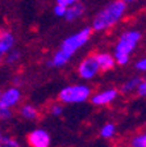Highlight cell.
Wrapping results in <instances>:
<instances>
[{
	"label": "cell",
	"mask_w": 146,
	"mask_h": 147,
	"mask_svg": "<svg viewBox=\"0 0 146 147\" xmlns=\"http://www.w3.org/2000/svg\"><path fill=\"white\" fill-rule=\"evenodd\" d=\"M125 11H126V3L124 0H115L109 3L95 16L94 22H92V29L101 32L113 26L124 17Z\"/></svg>",
	"instance_id": "6da1fadb"
},
{
	"label": "cell",
	"mask_w": 146,
	"mask_h": 147,
	"mask_svg": "<svg viewBox=\"0 0 146 147\" xmlns=\"http://www.w3.org/2000/svg\"><path fill=\"white\" fill-rule=\"evenodd\" d=\"M20 98V93L17 89H9L0 97V104L4 107H11V105L16 104Z\"/></svg>",
	"instance_id": "ba28073f"
},
{
	"label": "cell",
	"mask_w": 146,
	"mask_h": 147,
	"mask_svg": "<svg viewBox=\"0 0 146 147\" xmlns=\"http://www.w3.org/2000/svg\"><path fill=\"white\" fill-rule=\"evenodd\" d=\"M66 9H67V7H63V5H61V4H57V5L54 7V13L57 16H59V17H62V16H65V13H66Z\"/></svg>",
	"instance_id": "e0dca14e"
},
{
	"label": "cell",
	"mask_w": 146,
	"mask_h": 147,
	"mask_svg": "<svg viewBox=\"0 0 146 147\" xmlns=\"http://www.w3.org/2000/svg\"><path fill=\"white\" fill-rule=\"evenodd\" d=\"M97 71H99V64H97L95 55H91L88 58H86L79 66L80 76L86 78V79H90V78L95 76L97 74Z\"/></svg>",
	"instance_id": "5b68a950"
},
{
	"label": "cell",
	"mask_w": 146,
	"mask_h": 147,
	"mask_svg": "<svg viewBox=\"0 0 146 147\" xmlns=\"http://www.w3.org/2000/svg\"><path fill=\"white\" fill-rule=\"evenodd\" d=\"M137 68H140V70H146V59L138 62V63H137Z\"/></svg>",
	"instance_id": "44dd1931"
},
{
	"label": "cell",
	"mask_w": 146,
	"mask_h": 147,
	"mask_svg": "<svg viewBox=\"0 0 146 147\" xmlns=\"http://www.w3.org/2000/svg\"><path fill=\"white\" fill-rule=\"evenodd\" d=\"M116 95H117V92L113 91V89H111V91L103 92V93H100V95L95 96V97L92 98V102H94V104H97V105L107 104V102H109V101H112L113 98L116 97Z\"/></svg>",
	"instance_id": "8fae6325"
},
{
	"label": "cell",
	"mask_w": 146,
	"mask_h": 147,
	"mask_svg": "<svg viewBox=\"0 0 146 147\" xmlns=\"http://www.w3.org/2000/svg\"><path fill=\"white\" fill-rule=\"evenodd\" d=\"M96 61H97V64H99V68H100L101 71L111 70V68L115 66L113 58L108 54H99L96 57Z\"/></svg>",
	"instance_id": "30bf717a"
},
{
	"label": "cell",
	"mask_w": 146,
	"mask_h": 147,
	"mask_svg": "<svg viewBox=\"0 0 146 147\" xmlns=\"http://www.w3.org/2000/svg\"><path fill=\"white\" fill-rule=\"evenodd\" d=\"M75 1H80V0H75Z\"/></svg>",
	"instance_id": "484cf974"
},
{
	"label": "cell",
	"mask_w": 146,
	"mask_h": 147,
	"mask_svg": "<svg viewBox=\"0 0 146 147\" xmlns=\"http://www.w3.org/2000/svg\"><path fill=\"white\" fill-rule=\"evenodd\" d=\"M28 142L32 147H48L50 138L43 130H34L28 135Z\"/></svg>",
	"instance_id": "8992f818"
},
{
	"label": "cell",
	"mask_w": 146,
	"mask_h": 147,
	"mask_svg": "<svg viewBox=\"0 0 146 147\" xmlns=\"http://www.w3.org/2000/svg\"><path fill=\"white\" fill-rule=\"evenodd\" d=\"M13 36L9 32H0V54L7 53L13 45Z\"/></svg>",
	"instance_id": "9c48e42d"
},
{
	"label": "cell",
	"mask_w": 146,
	"mask_h": 147,
	"mask_svg": "<svg viewBox=\"0 0 146 147\" xmlns=\"http://www.w3.org/2000/svg\"><path fill=\"white\" fill-rule=\"evenodd\" d=\"M141 84V82L138 79H134V80H132V82H129L128 84H125V87H124V91H130V89H133L134 87H138Z\"/></svg>",
	"instance_id": "ac0fdd59"
},
{
	"label": "cell",
	"mask_w": 146,
	"mask_h": 147,
	"mask_svg": "<svg viewBox=\"0 0 146 147\" xmlns=\"http://www.w3.org/2000/svg\"><path fill=\"white\" fill-rule=\"evenodd\" d=\"M18 58V53L17 51H15L13 54H11L9 55V58H8V62H13V61H16V59Z\"/></svg>",
	"instance_id": "7402d4cb"
},
{
	"label": "cell",
	"mask_w": 146,
	"mask_h": 147,
	"mask_svg": "<svg viewBox=\"0 0 146 147\" xmlns=\"http://www.w3.org/2000/svg\"><path fill=\"white\" fill-rule=\"evenodd\" d=\"M91 33H92L91 28H84L79 33L74 34V36L69 37L67 40H65L63 43H62L61 50L57 53V55L54 57V61L50 64H55V66H62V64H65L70 59V57L73 55V53L75 51V50H78L80 46H83L88 41V38L91 37Z\"/></svg>",
	"instance_id": "7a4b0ae2"
},
{
	"label": "cell",
	"mask_w": 146,
	"mask_h": 147,
	"mask_svg": "<svg viewBox=\"0 0 146 147\" xmlns=\"http://www.w3.org/2000/svg\"><path fill=\"white\" fill-rule=\"evenodd\" d=\"M83 13H84V5L82 3H79V1H76V3L67 7L66 13H65L63 17L66 18L67 21H74L76 18H79Z\"/></svg>",
	"instance_id": "52a82bcc"
},
{
	"label": "cell",
	"mask_w": 146,
	"mask_h": 147,
	"mask_svg": "<svg viewBox=\"0 0 146 147\" xmlns=\"http://www.w3.org/2000/svg\"><path fill=\"white\" fill-rule=\"evenodd\" d=\"M138 93L141 96H146V82L138 86Z\"/></svg>",
	"instance_id": "ffe728a7"
},
{
	"label": "cell",
	"mask_w": 146,
	"mask_h": 147,
	"mask_svg": "<svg viewBox=\"0 0 146 147\" xmlns=\"http://www.w3.org/2000/svg\"><path fill=\"white\" fill-rule=\"evenodd\" d=\"M90 95V89L87 87H69L59 93V100L65 102H79L84 101Z\"/></svg>",
	"instance_id": "277c9868"
},
{
	"label": "cell",
	"mask_w": 146,
	"mask_h": 147,
	"mask_svg": "<svg viewBox=\"0 0 146 147\" xmlns=\"http://www.w3.org/2000/svg\"><path fill=\"white\" fill-rule=\"evenodd\" d=\"M0 147H18L17 142L13 141V139H9V138H3L0 141Z\"/></svg>",
	"instance_id": "4fadbf2b"
},
{
	"label": "cell",
	"mask_w": 146,
	"mask_h": 147,
	"mask_svg": "<svg viewBox=\"0 0 146 147\" xmlns=\"http://www.w3.org/2000/svg\"><path fill=\"white\" fill-rule=\"evenodd\" d=\"M113 131H115V126L113 125H107V126H104L103 131H101V135L108 138V137H111V135L113 134Z\"/></svg>",
	"instance_id": "2e32d148"
},
{
	"label": "cell",
	"mask_w": 146,
	"mask_h": 147,
	"mask_svg": "<svg viewBox=\"0 0 146 147\" xmlns=\"http://www.w3.org/2000/svg\"><path fill=\"white\" fill-rule=\"evenodd\" d=\"M134 147H146V134L142 135V137H138L134 139L133 142Z\"/></svg>",
	"instance_id": "9a60e30c"
},
{
	"label": "cell",
	"mask_w": 146,
	"mask_h": 147,
	"mask_svg": "<svg viewBox=\"0 0 146 147\" xmlns=\"http://www.w3.org/2000/svg\"><path fill=\"white\" fill-rule=\"evenodd\" d=\"M74 3H76L75 0H57V4H61V5H63V7H69Z\"/></svg>",
	"instance_id": "d6986e66"
},
{
	"label": "cell",
	"mask_w": 146,
	"mask_h": 147,
	"mask_svg": "<svg viewBox=\"0 0 146 147\" xmlns=\"http://www.w3.org/2000/svg\"><path fill=\"white\" fill-rule=\"evenodd\" d=\"M22 114H24L26 118H36L37 112H36V109L32 107H25L24 109H22Z\"/></svg>",
	"instance_id": "7c38bea8"
},
{
	"label": "cell",
	"mask_w": 146,
	"mask_h": 147,
	"mask_svg": "<svg viewBox=\"0 0 146 147\" xmlns=\"http://www.w3.org/2000/svg\"><path fill=\"white\" fill-rule=\"evenodd\" d=\"M54 114H59L62 112V109H61V107H53V110H52Z\"/></svg>",
	"instance_id": "603a6c76"
},
{
	"label": "cell",
	"mask_w": 146,
	"mask_h": 147,
	"mask_svg": "<svg viewBox=\"0 0 146 147\" xmlns=\"http://www.w3.org/2000/svg\"><path fill=\"white\" fill-rule=\"evenodd\" d=\"M141 33L140 32H125L119 40L117 47H116V58L120 64H125L128 62V55L132 50L136 47V43L140 41Z\"/></svg>",
	"instance_id": "3957f363"
},
{
	"label": "cell",
	"mask_w": 146,
	"mask_h": 147,
	"mask_svg": "<svg viewBox=\"0 0 146 147\" xmlns=\"http://www.w3.org/2000/svg\"><path fill=\"white\" fill-rule=\"evenodd\" d=\"M9 117H11V112H9L8 107H4L0 104V119H7Z\"/></svg>",
	"instance_id": "5bb4252c"
},
{
	"label": "cell",
	"mask_w": 146,
	"mask_h": 147,
	"mask_svg": "<svg viewBox=\"0 0 146 147\" xmlns=\"http://www.w3.org/2000/svg\"><path fill=\"white\" fill-rule=\"evenodd\" d=\"M1 55H3V54H0V61H1Z\"/></svg>",
	"instance_id": "d4e9b609"
},
{
	"label": "cell",
	"mask_w": 146,
	"mask_h": 147,
	"mask_svg": "<svg viewBox=\"0 0 146 147\" xmlns=\"http://www.w3.org/2000/svg\"><path fill=\"white\" fill-rule=\"evenodd\" d=\"M124 1L128 4V3H136V1H140V0H124Z\"/></svg>",
	"instance_id": "cb8c5ba5"
}]
</instances>
